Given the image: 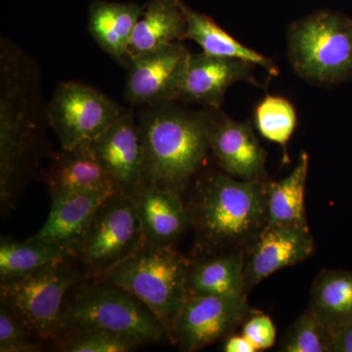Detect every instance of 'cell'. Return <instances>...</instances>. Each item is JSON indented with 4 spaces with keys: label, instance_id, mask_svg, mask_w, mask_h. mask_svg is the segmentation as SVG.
<instances>
[{
    "label": "cell",
    "instance_id": "484cf974",
    "mask_svg": "<svg viewBox=\"0 0 352 352\" xmlns=\"http://www.w3.org/2000/svg\"><path fill=\"white\" fill-rule=\"evenodd\" d=\"M296 112L286 98L267 95L254 110V122L264 138L286 148L296 127Z\"/></svg>",
    "mask_w": 352,
    "mask_h": 352
},
{
    "label": "cell",
    "instance_id": "d6986e66",
    "mask_svg": "<svg viewBox=\"0 0 352 352\" xmlns=\"http://www.w3.org/2000/svg\"><path fill=\"white\" fill-rule=\"evenodd\" d=\"M186 6L182 0H149L134 30L126 65L140 55L186 41Z\"/></svg>",
    "mask_w": 352,
    "mask_h": 352
},
{
    "label": "cell",
    "instance_id": "5bb4252c",
    "mask_svg": "<svg viewBox=\"0 0 352 352\" xmlns=\"http://www.w3.org/2000/svg\"><path fill=\"white\" fill-rule=\"evenodd\" d=\"M92 144L117 191L131 196L143 183L144 166L140 131L132 113L124 111Z\"/></svg>",
    "mask_w": 352,
    "mask_h": 352
},
{
    "label": "cell",
    "instance_id": "f1b7e54d",
    "mask_svg": "<svg viewBox=\"0 0 352 352\" xmlns=\"http://www.w3.org/2000/svg\"><path fill=\"white\" fill-rule=\"evenodd\" d=\"M43 342L3 303H0V351L38 352Z\"/></svg>",
    "mask_w": 352,
    "mask_h": 352
},
{
    "label": "cell",
    "instance_id": "3957f363",
    "mask_svg": "<svg viewBox=\"0 0 352 352\" xmlns=\"http://www.w3.org/2000/svg\"><path fill=\"white\" fill-rule=\"evenodd\" d=\"M155 104L139 122L144 166L143 182L182 193L200 171L210 151V110L193 112Z\"/></svg>",
    "mask_w": 352,
    "mask_h": 352
},
{
    "label": "cell",
    "instance_id": "cb8c5ba5",
    "mask_svg": "<svg viewBox=\"0 0 352 352\" xmlns=\"http://www.w3.org/2000/svg\"><path fill=\"white\" fill-rule=\"evenodd\" d=\"M186 13L188 19L186 41H195L203 50L201 52L215 57L241 60L261 67L271 76L279 75L277 67L270 59L243 45L212 18L197 12L188 6H186Z\"/></svg>",
    "mask_w": 352,
    "mask_h": 352
},
{
    "label": "cell",
    "instance_id": "603a6c76",
    "mask_svg": "<svg viewBox=\"0 0 352 352\" xmlns=\"http://www.w3.org/2000/svg\"><path fill=\"white\" fill-rule=\"evenodd\" d=\"M309 307L332 333L351 325L352 271H321L312 284Z\"/></svg>",
    "mask_w": 352,
    "mask_h": 352
},
{
    "label": "cell",
    "instance_id": "4dcf8cb0",
    "mask_svg": "<svg viewBox=\"0 0 352 352\" xmlns=\"http://www.w3.org/2000/svg\"><path fill=\"white\" fill-rule=\"evenodd\" d=\"M332 352H352V324L333 333Z\"/></svg>",
    "mask_w": 352,
    "mask_h": 352
},
{
    "label": "cell",
    "instance_id": "5b68a950",
    "mask_svg": "<svg viewBox=\"0 0 352 352\" xmlns=\"http://www.w3.org/2000/svg\"><path fill=\"white\" fill-rule=\"evenodd\" d=\"M190 259L175 245L146 242L131 258L100 278L126 289L161 322L171 340L176 317L188 298L187 271Z\"/></svg>",
    "mask_w": 352,
    "mask_h": 352
},
{
    "label": "cell",
    "instance_id": "4fadbf2b",
    "mask_svg": "<svg viewBox=\"0 0 352 352\" xmlns=\"http://www.w3.org/2000/svg\"><path fill=\"white\" fill-rule=\"evenodd\" d=\"M208 146L226 175L242 180H265L266 153L249 122H236L210 110Z\"/></svg>",
    "mask_w": 352,
    "mask_h": 352
},
{
    "label": "cell",
    "instance_id": "30bf717a",
    "mask_svg": "<svg viewBox=\"0 0 352 352\" xmlns=\"http://www.w3.org/2000/svg\"><path fill=\"white\" fill-rule=\"evenodd\" d=\"M254 314L245 296H188L176 317L170 340L180 351H200L232 335Z\"/></svg>",
    "mask_w": 352,
    "mask_h": 352
},
{
    "label": "cell",
    "instance_id": "7c38bea8",
    "mask_svg": "<svg viewBox=\"0 0 352 352\" xmlns=\"http://www.w3.org/2000/svg\"><path fill=\"white\" fill-rule=\"evenodd\" d=\"M314 248L308 226H266L245 252V293L277 271L302 263Z\"/></svg>",
    "mask_w": 352,
    "mask_h": 352
},
{
    "label": "cell",
    "instance_id": "44dd1931",
    "mask_svg": "<svg viewBox=\"0 0 352 352\" xmlns=\"http://www.w3.org/2000/svg\"><path fill=\"white\" fill-rule=\"evenodd\" d=\"M245 252L198 256L187 271L188 296H247L244 283Z\"/></svg>",
    "mask_w": 352,
    "mask_h": 352
},
{
    "label": "cell",
    "instance_id": "f546056e",
    "mask_svg": "<svg viewBox=\"0 0 352 352\" xmlns=\"http://www.w3.org/2000/svg\"><path fill=\"white\" fill-rule=\"evenodd\" d=\"M242 335L252 342L256 351L271 349L276 342V328L272 319L258 312H254L243 324Z\"/></svg>",
    "mask_w": 352,
    "mask_h": 352
},
{
    "label": "cell",
    "instance_id": "52a82bcc",
    "mask_svg": "<svg viewBox=\"0 0 352 352\" xmlns=\"http://www.w3.org/2000/svg\"><path fill=\"white\" fill-rule=\"evenodd\" d=\"M88 278L78 259H64L15 283L0 285V298L43 344H54L60 337L67 296L74 287Z\"/></svg>",
    "mask_w": 352,
    "mask_h": 352
},
{
    "label": "cell",
    "instance_id": "8fae6325",
    "mask_svg": "<svg viewBox=\"0 0 352 352\" xmlns=\"http://www.w3.org/2000/svg\"><path fill=\"white\" fill-rule=\"evenodd\" d=\"M190 54L184 44L175 43L131 59L126 65L127 100L147 106L177 100Z\"/></svg>",
    "mask_w": 352,
    "mask_h": 352
},
{
    "label": "cell",
    "instance_id": "8992f818",
    "mask_svg": "<svg viewBox=\"0 0 352 352\" xmlns=\"http://www.w3.org/2000/svg\"><path fill=\"white\" fill-rule=\"evenodd\" d=\"M288 58L307 82L335 85L352 78V19L321 11L294 22L287 31Z\"/></svg>",
    "mask_w": 352,
    "mask_h": 352
},
{
    "label": "cell",
    "instance_id": "9c48e42d",
    "mask_svg": "<svg viewBox=\"0 0 352 352\" xmlns=\"http://www.w3.org/2000/svg\"><path fill=\"white\" fill-rule=\"evenodd\" d=\"M124 112L96 88L80 82L60 83L48 105V124L61 148L94 142Z\"/></svg>",
    "mask_w": 352,
    "mask_h": 352
},
{
    "label": "cell",
    "instance_id": "6da1fadb",
    "mask_svg": "<svg viewBox=\"0 0 352 352\" xmlns=\"http://www.w3.org/2000/svg\"><path fill=\"white\" fill-rule=\"evenodd\" d=\"M266 184L220 173L197 182L187 210L199 256L247 252L267 224Z\"/></svg>",
    "mask_w": 352,
    "mask_h": 352
},
{
    "label": "cell",
    "instance_id": "ffe728a7",
    "mask_svg": "<svg viewBox=\"0 0 352 352\" xmlns=\"http://www.w3.org/2000/svg\"><path fill=\"white\" fill-rule=\"evenodd\" d=\"M144 6L97 0L89 8L88 31L111 57L126 65L134 30Z\"/></svg>",
    "mask_w": 352,
    "mask_h": 352
},
{
    "label": "cell",
    "instance_id": "1f68e13d",
    "mask_svg": "<svg viewBox=\"0 0 352 352\" xmlns=\"http://www.w3.org/2000/svg\"><path fill=\"white\" fill-rule=\"evenodd\" d=\"M222 351L224 352H256V347L244 335H230L224 342Z\"/></svg>",
    "mask_w": 352,
    "mask_h": 352
},
{
    "label": "cell",
    "instance_id": "ac0fdd59",
    "mask_svg": "<svg viewBox=\"0 0 352 352\" xmlns=\"http://www.w3.org/2000/svg\"><path fill=\"white\" fill-rule=\"evenodd\" d=\"M113 193L78 192L51 198L45 223L32 237L73 250L78 258L90 222L102 204Z\"/></svg>",
    "mask_w": 352,
    "mask_h": 352
},
{
    "label": "cell",
    "instance_id": "9a60e30c",
    "mask_svg": "<svg viewBox=\"0 0 352 352\" xmlns=\"http://www.w3.org/2000/svg\"><path fill=\"white\" fill-rule=\"evenodd\" d=\"M252 66L241 60L191 53L180 82L177 100L198 103L208 110H219L227 90L234 83L258 85L252 74Z\"/></svg>",
    "mask_w": 352,
    "mask_h": 352
},
{
    "label": "cell",
    "instance_id": "277c9868",
    "mask_svg": "<svg viewBox=\"0 0 352 352\" xmlns=\"http://www.w3.org/2000/svg\"><path fill=\"white\" fill-rule=\"evenodd\" d=\"M89 330L119 333L141 346L168 340L161 322L140 300L100 278H88L69 291L62 310L59 339Z\"/></svg>",
    "mask_w": 352,
    "mask_h": 352
},
{
    "label": "cell",
    "instance_id": "7a4b0ae2",
    "mask_svg": "<svg viewBox=\"0 0 352 352\" xmlns=\"http://www.w3.org/2000/svg\"><path fill=\"white\" fill-rule=\"evenodd\" d=\"M36 73L24 53L1 41L0 50V203L15 207L31 173L38 143Z\"/></svg>",
    "mask_w": 352,
    "mask_h": 352
},
{
    "label": "cell",
    "instance_id": "7402d4cb",
    "mask_svg": "<svg viewBox=\"0 0 352 352\" xmlns=\"http://www.w3.org/2000/svg\"><path fill=\"white\" fill-rule=\"evenodd\" d=\"M78 259L73 250L31 237L24 241L1 237L0 285L15 283L51 263Z\"/></svg>",
    "mask_w": 352,
    "mask_h": 352
},
{
    "label": "cell",
    "instance_id": "ba28073f",
    "mask_svg": "<svg viewBox=\"0 0 352 352\" xmlns=\"http://www.w3.org/2000/svg\"><path fill=\"white\" fill-rule=\"evenodd\" d=\"M146 242L133 199L116 192L90 222L78 261L89 278L99 277L131 258Z\"/></svg>",
    "mask_w": 352,
    "mask_h": 352
},
{
    "label": "cell",
    "instance_id": "2e32d148",
    "mask_svg": "<svg viewBox=\"0 0 352 352\" xmlns=\"http://www.w3.org/2000/svg\"><path fill=\"white\" fill-rule=\"evenodd\" d=\"M146 241L175 245L190 226L187 206L182 193L143 182L131 195Z\"/></svg>",
    "mask_w": 352,
    "mask_h": 352
},
{
    "label": "cell",
    "instance_id": "e0dca14e",
    "mask_svg": "<svg viewBox=\"0 0 352 352\" xmlns=\"http://www.w3.org/2000/svg\"><path fill=\"white\" fill-rule=\"evenodd\" d=\"M44 183L51 198L78 192H118L92 142L61 148L44 175Z\"/></svg>",
    "mask_w": 352,
    "mask_h": 352
},
{
    "label": "cell",
    "instance_id": "4316f807",
    "mask_svg": "<svg viewBox=\"0 0 352 352\" xmlns=\"http://www.w3.org/2000/svg\"><path fill=\"white\" fill-rule=\"evenodd\" d=\"M333 333L311 308H308L291 326L282 339L280 351L332 352Z\"/></svg>",
    "mask_w": 352,
    "mask_h": 352
},
{
    "label": "cell",
    "instance_id": "83f0119b",
    "mask_svg": "<svg viewBox=\"0 0 352 352\" xmlns=\"http://www.w3.org/2000/svg\"><path fill=\"white\" fill-rule=\"evenodd\" d=\"M53 346L62 352H129L141 346L124 336L100 330L67 333Z\"/></svg>",
    "mask_w": 352,
    "mask_h": 352
},
{
    "label": "cell",
    "instance_id": "d4e9b609",
    "mask_svg": "<svg viewBox=\"0 0 352 352\" xmlns=\"http://www.w3.org/2000/svg\"><path fill=\"white\" fill-rule=\"evenodd\" d=\"M309 166V157L300 153L295 168L287 177L266 184L267 224L308 226L305 212V186Z\"/></svg>",
    "mask_w": 352,
    "mask_h": 352
}]
</instances>
